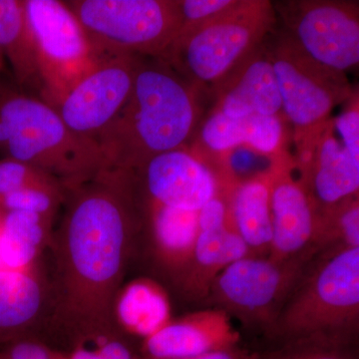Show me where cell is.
I'll list each match as a JSON object with an SVG mask.
<instances>
[{
	"label": "cell",
	"mask_w": 359,
	"mask_h": 359,
	"mask_svg": "<svg viewBox=\"0 0 359 359\" xmlns=\"http://www.w3.org/2000/svg\"><path fill=\"white\" fill-rule=\"evenodd\" d=\"M198 115L195 87L166 59L139 56L128 100L97 139L105 169L135 172L181 149Z\"/></svg>",
	"instance_id": "obj_1"
},
{
	"label": "cell",
	"mask_w": 359,
	"mask_h": 359,
	"mask_svg": "<svg viewBox=\"0 0 359 359\" xmlns=\"http://www.w3.org/2000/svg\"><path fill=\"white\" fill-rule=\"evenodd\" d=\"M359 248L335 250L297 285L271 323L290 347L341 348L358 332Z\"/></svg>",
	"instance_id": "obj_2"
},
{
	"label": "cell",
	"mask_w": 359,
	"mask_h": 359,
	"mask_svg": "<svg viewBox=\"0 0 359 359\" xmlns=\"http://www.w3.org/2000/svg\"><path fill=\"white\" fill-rule=\"evenodd\" d=\"M0 152L66 183L105 170L97 142L71 131L46 101L11 90L0 91Z\"/></svg>",
	"instance_id": "obj_3"
},
{
	"label": "cell",
	"mask_w": 359,
	"mask_h": 359,
	"mask_svg": "<svg viewBox=\"0 0 359 359\" xmlns=\"http://www.w3.org/2000/svg\"><path fill=\"white\" fill-rule=\"evenodd\" d=\"M103 170L98 181L73 201L66 219V244L75 275L91 287L114 280L121 269L123 252L132 221L126 191L133 172Z\"/></svg>",
	"instance_id": "obj_4"
},
{
	"label": "cell",
	"mask_w": 359,
	"mask_h": 359,
	"mask_svg": "<svg viewBox=\"0 0 359 359\" xmlns=\"http://www.w3.org/2000/svg\"><path fill=\"white\" fill-rule=\"evenodd\" d=\"M275 21L271 2L238 0L230 11L177 37L163 58L195 88H219L259 48Z\"/></svg>",
	"instance_id": "obj_5"
},
{
	"label": "cell",
	"mask_w": 359,
	"mask_h": 359,
	"mask_svg": "<svg viewBox=\"0 0 359 359\" xmlns=\"http://www.w3.org/2000/svg\"><path fill=\"white\" fill-rule=\"evenodd\" d=\"M97 61L165 57L180 30L177 0H71Z\"/></svg>",
	"instance_id": "obj_6"
},
{
	"label": "cell",
	"mask_w": 359,
	"mask_h": 359,
	"mask_svg": "<svg viewBox=\"0 0 359 359\" xmlns=\"http://www.w3.org/2000/svg\"><path fill=\"white\" fill-rule=\"evenodd\" d=\"M42 90L54 106L98 61L76 16L57 0H23Z\"/></svg>",
	"instance_id": "obj_7"
},
{
	"label": "cell",
	"mask_w": 359,
	"mask_h": 359,
	"mask_svg": "<svg viewBox=\"0 0 359 359\" xmlns=\"http://www.w3.org/2000/svg\"><path fill=\"white\" fill-rule=\"evenodd\" d=\"M282 98V109L304 134L325 124L337 104L348 98L346 73L330 69L302 51L292 37H283L269 52Z\"/></svg>",
	"instance_id": "obj_8"
},
{
	"label": "cell",
	"mask_w": 359,
	"mask_h": 359,
	"mask_svg": "<svg viewBox=\"0 0 359 359\" xmlns=\"http://www.w3.org/2000/svg\"><path fill=\"white\" fill-rule=\"evenodd\" d=\"M290 35L304 53L346 73L359 63V13L355 2L308 0L285 4Z\"/></svg>",
	"instance_id": "obj_9"
},
{
	"label": "cell",
	"mask_w": 359,
	"mask_h": 359,
	"mask_svg": "<svg viewBox=\"0 0 359 359\" xmlns=\"http://www.w3.org/2000/svg\"><path fill=\"white\" fill-rule=\"evenodd\" d=\"M139 56L99 61L53 106L66 126L97 142L128 100Z\"/></svg>",
	"instance_id": "obj_10"
},
{
	"label": "cell",
	"mask_w": 359,
	"mask_h": 359,
	"mask_svg": "<svg viewBox=\"0 0 359 359\" xmlns=\"http://www.w3.org/2000/svg\"><path fill=\"white\" fill-rule=\"evenodd\" d=\"M299 276V263L247 256L226 266L210 290L226 309L271 325Z\"/></svg>",
	"instance_id": "obj_11"
},
{
	"label": "cell",
	"mask_w": 359,
	"mask_h": 359,
	"mask_svg": "<svg viewBox=\"0 0 359 359\" xmlns=\"http://www.w3.org/2000/svg\"><path fill=\"white\" fill-rule=\"evenodd\" d=\"M135 173L158 205L199 212L218 193L211 170L182 148L155 156Z\"/></svg>",
	"instance_id": "obj_12"
},
{
	"label": "cell",
	"mask_w": 359,
	"mask_h": 359,
	"mask_svg": "<svg viewBox=\"0 0 359 359\" xmlns=\"http://www.w3.org/2000/svg\"><path fill=\"white\" fill-rule=\"evenodd\" d=\"M238 340L228 311L209 309L167 323L146 337L145 349L152 359H188L233 348Z\"/></svg>",
	"instance_id": "obj_13"
},
{
	"label": "cell",
	"mask_w": 359,
	"mask_h": 359,
	"mask_svg": "<svg viewBox=\"0 0 359 359\" xmlns=\"http://www.w3.org/2000/svg\"><path fill=\"white\" fill-rule=\"evenodd\" d=\"M271 235L269 259L276 263L294 261L313 245L318 221L308 191L289 176L271 178Z\"/></svg>",
	"instance_id": "obj_14"
},
{
	"label": "cell",
	"mask_w": 359,
	"mask_h": 359,
	"mask_svg": "<svg viewBox=\"0 0 359 359\" xmlns=\"http://www.w3.org/2000/svg\"><path fill=\"white\" fill-rule=\"evenodd\" d=\"M215 111L231 118L275 116L282 110V98L273 63L259 48L238 66L219 87Z\"/></svg>",
	"instance_id": "obj_15"
},
{
	"label": "cell",
	"mask_w": 359,
	"mask_h": 359,
	"mask_svg": "<svg viewBox=\"0 0 359 359\" xmlns=\"http://www.w3.org/2000/svg\"><path fill=\"white\" fill-rule=\"evenodd\" d=\"M320 130L314 142L309 182L314 198L330 210L358 196L359 157L334 134L332 124Z\"/></svg>",
	"instance_id": "obj_16"
},
{
	"label": "cell",
	"mask_w": 359,
	"mask_h": 359,
	"mask_svg": "<svg viewBox=\"0 0 359 359\" xmlns=\"http://www.w3.org/2000/svg\"><path fill=\"white\" fill-rule=\"evenodd\" d=\"M283 135V123L278 115L231 118L215 110L201 130L205 147L218 153L247 146L268 156L280 147Z\"/></svg>",
	"instance_id": "obj_17"
},
{
	"label": "cell",
	"mask_w": 359,
	"mask_h": 359,
	"mask_svg": "<svg viewBox=\"0 0 359 359\" xmlns=\"http://www.w3.org/2000/svg\"><path fill=\"white\" fill-rule=\"evenodd\" d=\"M271 177L238 184L231 203V221L249 250H269L271 242Z\"/></svg>",
	"instance_id": "obj_18"
},
{
	"label": "cell",
	"mask_w": 359,
	"mask_h": 359,
	"mask_svg": "<svg viewBox=\"0 0 359 359\" xmlns=\"http://www.w3.org/2000/svg\"><path fill=\"white\" fill-rule=\"evenodd\" d=\"M249 252L233 226L199 229L191 259L194 289L202 294L209 292L215 278L229 264L249 256Z\"/></svg>",
	"instance_id": "obj_19"
},
{
	"label": "cell",
	"mask_w": 359,
	"mask_h": 359,
	"mask_svg": "<svg viewBox=\"0 0 359 359\" xmlns=\"http://www.w3.org/2000/svg\"><path fill=\"white\" fill-rule=\"evenodd\" d=\"M0 51L20 85L41 86L39 59L26 23L23 1L0 0Z\"/></svg>",
	"instance_id": "obj_20"
},
{
	"label": "cell",
	"mask_w": 359,
	"mask_h": 359,
	"mask_svg": "<svg viewBox=\"0 0 359 359\" xmlns=\"http://www.w3.org/2000/svg\"><path fill=\"white\" fill-rule=\"evenodd\" d=\"M41 306L39 283L25 271L0 269V339L36 316Z\"/></svg>",
	"instance_id": "obj_21"
},
{
	"label": "cell",
	"mask_w": 359,
	"mask_h": 359,
	"mask_svg": "<svg viewBox=\"0 0 359 359\" xmlns=\"http://www.w3.org/2000/svg\"><path fill=\"white\" fill-rule=\"evenodd\" d=\"M43 217L7 211L0 223V269L25 271L43 238Z\"/></svg>",
	"instance_id": "obj_22"
},
{
	"label": "cell",
	"mask_w": 359,
	"mask_h": 359,
	"mask_svg": "<svg viewBox=\"0 0 359 359\" xmlns=\"http://www.w3.org/2000/svg\"><path fill=\"white\" fill-rule=\"evenodd\" d=\"M198 212L155 205L153 226L163 254L176 263L192 259L199 233Z\"/></svg>",
	"instance_id": "obj_23"
},
{
	"label": "cell",
	"mask_w": 359,
	"mask_h": 359,
	"mask_svg": "<svg viewBox=\"0 0 359 359\" xmlns=\"http://www.w3.org/2000/svg\"><path fill=\"white\" fill-rule=\"evenodd\" d=\"M168 311L163 295L145 283H135L125 290L118 306L122 323L146 337L166 325Z\"/></svg>",
	"instance_id": "obj_24"
},
{
	"label": "cell",
	"mask_w": 359,
	"mask_h": 359,
	"mask_svg": "<svg viewBox=\"0 0 359 359\" xmlns=\"http://www.w3.org/2000/svg\"><path fill=\"white\" fill-rule=\"evenodd\" d=\"M330 211L325 221H318L313 245H339V249L359 248L358 198L344 201Z\"/></svg>",
	"instance_id": "obj_25"
},
{
	"label": "cell",
	"mask_w": 359,
	"mask_h": 359,
	"mask_svg": "<svg viewBox=\"0 0 359 359\" xmlns=\"http://www.w3.org/2000/svg\"><path fill=\"white\" fill-rule=\"evenodd\" d=\"M238 0H177L179 34H185L237 6ZM177 36V37H178Z\"/></svg>",
	"instance_id": "obj_26"
},
{
	"label": "cell",
	"mask_w": 359,
	"mask_h": 359,
	"mask_svg": "<svg viewBox=\"0 0 359 359\" xmlns=\"http://www.w3.org/2000/svg\"><path fill=\"white\" fill-rule=\"evenodd\" d=\"M54 179L20 161H0V201L9 194L32 186L51 185Z\"/></svg>",
	"instance_id": "obj_27"
},
{
	"label": "cell",
	"mask_w": 359,
	"mask_h": 359,
	"mask_svg": "<svg viewBox=\"0 0 359 359\" xmlns=\"http://www.w3.org/2000/svg\"><path fill=\"white\" fill-rule=\"evenodd\" d=\"M54 201V184H51L20 189L6 196L0 201V205L7 211L33 212L45 216L50 212Z\"/></svg>",
	"instance_id": "obj_28"
},
{
	"label": "cell",
	"mask_w": 359,
	"mask_h": 359,
	"mask_svg": "<svg viewBox=\"0 0 359 359\" xmlns=\"http://www.w3.org/2000/svg\"><path fill=\"white\" fill-rule=\"evenodd\" d=\"M334 132L347 149L359 157V111L358 101L332 123Z\"/></svg>",
	"instance_id": "obj_29"
},
{
	"label": "cell",
	"mask_w": 359,
	"mask_h": 359,
	"mask_svg": "<svg viewBox=\"0 0 359 359\" xmlns=\"http://www.w3.org/2000/svg\"><path fill=\"white\" fill-rule=\"evenodd\" d=\"M247 146H240L230 151L228 158V165L231 173L238 178L248 177L247 181L252 180V173H257V168L263 163V157Z\"/></svg>",
	"instance_id": "obj_30"
},
{
	"label": "cell",
	"mask_w": 359,
	"mask_h": 359,
	"mask_svg": "<svg viewBox=\"0 0 359 359\" xmlns=\"http://www.w3.org/2000/svg\"><path fill=\"white\" fill-rule=\"evenodd\" d=\"M254 359H351L341 348L327 347H290L285 351Z\"/></svg>",
	"instance_id": "obj_31"
},
{
	"label": "cell",
	"mask_w": 359,
	"mask_h": 359,
	"mask_svg": "<svg viewBox=\"0 0 359 359\" xmlns=\"http://www.w3.org/2000/svg\"><path fill=\"white\" fill-rule=\"evenodd\" d=\"M0 359H68L52 354L46 348L32 342H18L9 347Z\"/></svg>",
	"instance_id": "obj_32"
},
{
	"label": "cell",
	"mask_w": 359,
	"mask_h": 359,
	"mask_svg": "<svg viewBox=\"0 0 359 359\" xmlns=\"http://www.w3.org/2000/svg\"><path fill=\"white\" fill-rule=\"evenodd\" d=\"M252 356L247 355V354L241 353L236 347L228 349H221V351H211L201 355L195 356V358L188 359H254Z\"/></svg>",
	"instance_id": "obj_33"
},
{
	"label": "cell",
	"mask_w": 359,
	"mask_h": 359,
	"mask_svg": "<svg viewBox=\"0 0 359 359\" xmlns=\"http://www.w3.org/2000/svg\"><path fill=\"white\" fill-rule=\"evenodd\" d=\"M68 359H101L96 351L88 349H77Z\"/></svg>",
	"instance_id": "obj_34"
},
{
	"label": "cell",
	"mask_w": 359,
	"mask_h": 359,
	"mask_svg": "<svg viewBox=\"0 0 359 359\" xmlns=\"http://www.w3.org/2000/svg\"><path fill=\"white\" fill-rule=\"evenodd\" d=\"M4 55H2L1 51H0V71L2 70V68H4Z\"/></svg>",
	"instance_id": "obj_35"
}]
</instances>
